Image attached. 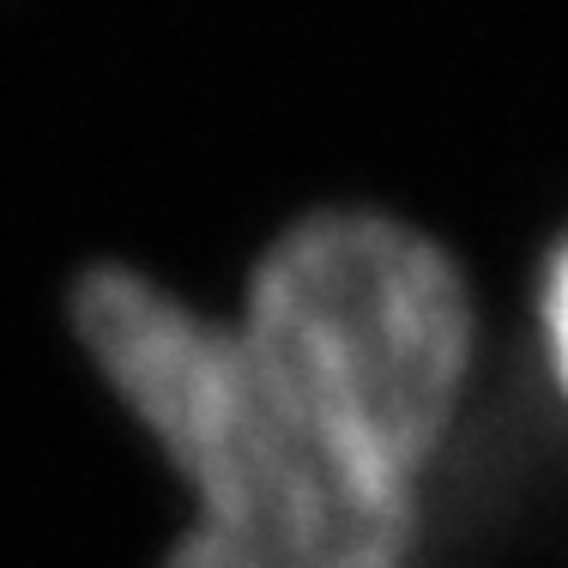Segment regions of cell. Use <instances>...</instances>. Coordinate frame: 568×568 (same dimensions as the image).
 <instances>
[{
	"label": "cell",
	"mask_w": 568,
	"mask_h": 568,
	"mask_svg": "<svg viewBox=\"0 0 568 568\" xmlns=\"http://www.w3.org/2000/svg\"><path fill=\"white\" fill-rule=\"evenodd\" d=\"M67 327L182 496L152 568H424L442 496L382 478L284 399L230 308L98 261L67 291Z\"/></svg>",
	"instance_id": "6da1fadb"
},
{
	"label": "cell",
	"mask_w": 568,
	"mask_h": 568,
	"mask_svg": "<svg viewBox=\"0 0 568 568\" xmlns=\"http://www.w3.org/2000/svg\"><path fill=\"white\" fill-rule=\"evenodd\" d=\"M224 308L284 399L382 478L442 496L503 351L448 242L369 200H315L248 254Z\"/></svg>",
	"instance_id": "7a4b0ae2"
},
{
	"label": "cell",
	"mask_w": 568,
	"mask_h": 568,
	"mask_svg": "<svg viewBox=\"0 0 568 568\" xmlns=\"http://www.w3.org/2000/svg\"><path fill=\"white\" fill-rule=\"evenodd\" d=\"M496 333H503L508 357L520 363V375L532 382V394L568 424V219L538 248L520 303Z\"/></svg>",
	"instance_id": "3957f363"
}]
</instances>
